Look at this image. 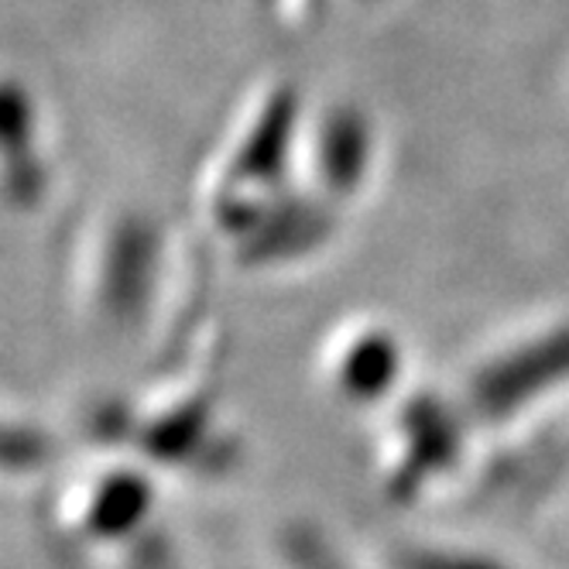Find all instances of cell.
I'll use <instances>...</instances> for the list:
<instances>
[{"label": "cell", "instance_id": "cell-2", "mask_svg": "<svg viewBox=\"0 0 569 569\" xmlns=\"http://www.w3.org/2000/svg\"><path fill=\"white\" fill-rule=\"evenodd\" d=\"M158 237L141 217H120L72 251V296L107 330H141L151 309Z\"/></svg>", "mask_w": 569, "mask_h": 569}, {"label": "cell", "instance_id": "cell-1", "mask_svg": "<svg viewBox=\"0 0 569 569\" xmlns=\"http://www.w3.org/2000/svg\"><path fill=\"white\" fill-rule=\"evenodd\" d=\"M144 463L103 450L72 470L56 491V536L79 556L151 569L154 562V487Z\"/></svg>", "mask_w": 569, "mask_h": 569}, {"label": "cell", "instance_id": "cell-3", "mask_svg": "<svg viewBox=\"0 0 569 569\" xmlns=\"http://www.w3.org/2000/svg\"><path fill=\"white\" fill-rule=\"evenodd\" d=\"M34 103L21 83L0 79V192L18 207L46 196V161L34 148Z\"/></svg>", "mask_w": 569, "mask_h": 569}, {"label": "cell", "instance_id": "cell-4", "mask_svg": "<svg viewBox=\"0 0 569 569\" xmlns=\"http://www.w3.org/2000/svg\"><path fill=\"white\" fill-rule=\"evenodd\" d=\"M52 463L56 446L42 429L11 412H0V487L38 480Z\"/></svg>", "mask_w": 569, "mask_h": 569}]
</instances>
